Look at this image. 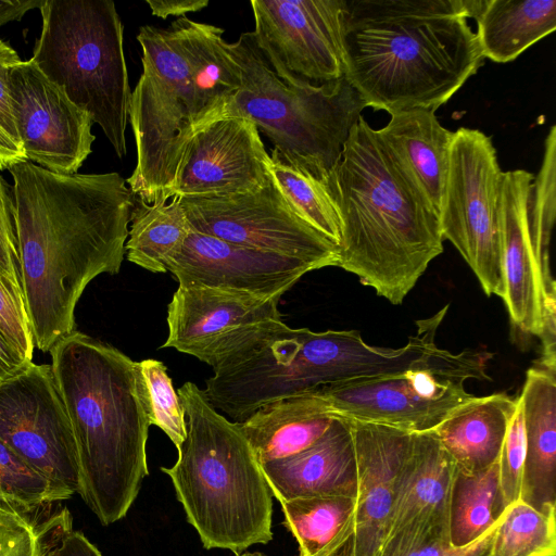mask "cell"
Returning <instances> with one entry per match:
<instances>
[{"mask_svg":"<svg viewBox=\"0 0 556 556\" xmlns=\"http://www.w3.org/2000/svg\"><path fill=\"white\" fill-rule=\"evenodd\" d=\"M136 366L150 425L160 428L178 450L187 438L186 415L167 367L153 358L137 362Z\"/></svg>","mask_w":556,"mask_h":556,"instance_id":"obj_33","label":"cell"},{"mask_svg":"<svg viewBox=\"0 0 556 556\" xmlns=\"http://www.w3.org/2000/svg\"><path fill=\"white\" fill-rule=\"evenodd\" d=\"M193 231L298 258L317 269L338 265V247L306 223L269 174L258 190L178 199Z\"/></svg>","mask_w":556,"mask_h":556,"instance_id":"obj_12","label":"cell"},{"mask_svg":"<svg viewBox=\"0 0 556 556\" xmlns=\"http://www.w3.org/2000/svg\"><path fill=\"white\" fill-rule=\"evenodd\" d=\"M13 178L22 290L35 346L75 330V308L99 275L118 274L135 195L116 172L63 175L29 161Z\"/></svg>","mask_w":556,"mask_h":556,"instance_id":"obj_1","label":"cell"},{"mask_svg":"<svg viewBox=\"0 0 556 556\" xmlns=\"http://www.w3.org/2000/svg\"><path fill=\"white\" fill-rule=\"evenodd\" d=\"M503 172L489 136L454 131L440 208L443 240L464 257L486 295H504L500 194Z\"/></svg>","mask_w":556,"mask_h":556,"instance_id":"obj_10","label":"cell"},{"mask_svg":"<svg viewBox=\"0 0 556 556\" xmlns=\"http://www.w3.org/2000/svg\"><path fill=\"white\" fill-rule=\"evenodd\" d=\"M519 396L526 431L520 500L541 511H553L556 504V359L541 356L527 370Z\"/></svg>","mask_w":556,"mask_h":556,"instance_id":"obj_22","label":"cell"},{"mask_svg":"<svg viewBox=\"0 0 556 556\" xmlns=\"http://www.w3.org/2000/svg\"><path fill=\"white\" fill-rule=\"evenodd\" d=\"M483 58L508 63L556 28L555 0H482L473 17Z\"/></svg>","mask_w":556,"mask_h":556,"instance_id":"obj_26","label":"cell"},{"mask_svg":"<svg viewBox=\"0 0 556 556\" xmlns=\"http://www.w3.org/2000/svg\"><path fill=\"white\" fill-rule=\"evenodd\" d=\"M46 0H0V27L12 21H21L23 15L35 8L40 9Z\"/></svg>","mask_w":556,"mask_h":556,"instance_id":"obj_44","label":"cell"},{"mask_svg":"<svg viewBox=\"0 0 556 556\" xmlns=\"http://www.w3.org/2000/svg\"><path fill=\"white\" fill-rule=\"evenodd\" d=\"M555 555V510L541 511L520 498L504 509L488 556Z\"/></svg>","mask_w":556,"mask_h":556,"instance_id":"obj_30","label":"cell"},{"mask_svg":"<svg viewBox=\"0 0 556 556\" xmlns=\"http://www.w3.org/2000/svg\"><path fill=\"white\" fill-rule=\"evenodd\" d=\"M79 464L78 494L109 526L126 516L148 476V413L137 362L74 330L51 350Z\"/></svg>","mask_w":556,"mask_h":556,"instance_id":"obj_5","label":"cell"},{"mask_svg":"<svg viewBox=\"0 0 556 556\" xmlns=\"http://www.w3.org/2000/svg\"><path fill=\"white\" fill-rule=\"evenodd\" d=\"M21 61L17 52L8 42L0 39V127L23 150L12 112L9 91L10 73Z\"/></svg>","mask_w":556,"mask_h":556,"instance_id":"obj_41","label":"cell"},{"mask_svg":"<svg viewBox=\"0 0 556 556\" xmlns=\"http://www.w3.org/2000/svg\"><path fill=\"white\" fill-rule=\"evenodd\" d=\"M152 15L166 20L168 16L182 17L208 5V0H146Z\"/></svg>","mask_w":556,"mask_h":556,"instance_id":"obj_42","label":"cell"},{"mask_svg":"<svg viewBox=\"0 0 556 556\" xmlns=\"http://www.w3.org/2000/svg\"><path fill=\"white\" fill-rule=\"evenodd\" d=\"M0 270L22 289L13 185L0 175Z\"/></svg>","mask_w":556,"mask_h":556,"instance_id":"obj_39","label":"cell"},{"mask_svg":"<svg viewBox=\"0 0 556 556\" xmlns=\"http://www.w3.org/2000/svg\"><path fill=\"white\" fill-rule=\"evenodd\" d=\"M0 169H1V164H0Z\"/></svg>","mask_w":556,"mask_h":556,"instance_id":"obj_49","label":"cell"},{"mask_svg":"<svg viewBox=\"0 0 556 556\" xmlns=\"http://www.w3.org/2000/svg\"><path fill=\"white\" fill-rule=\"evenodd\" d=\"M451 546L447 533L409 526L387 535L377 556H441Z\"/></svg>","mask_w":556,"mask_h":556,"instance_id":"obj_38","label":"cell"},{"mask_svg":"<svg viewBox=\"0 0 556 556\" xmlns=\"http://www.w3.org/2000/svg\"><path fill=\"white\" fill-rule=\"evenodd\" d=\"M493 357L486 350L452 353L435 345L402 371L330 383L314 391L336 416L422 433L434 430L476 397L465 390L467 380L492 381L486 368Z\"/></svg>","mask_w":556,"mask_h":556,"instance_id":"obj_9","label":"cell"},{"mask_svg":"<svg viewBox=\"0 0 556 556\" xmlns=\"http://www.w3.org/2000/svg\"><path fill=\"white\" fill-rule=\"evenodd\" d=\"M261 469L279 503L316 495L355 497L357 463L351 420L338 416L308 448L262 464Z\"/></svg>","mask_w":556,"mask_h":556,"instance_id":"obj_20","label":"cell"},{"mask_svg":"<svg viewBox=\"0 0 556 556\" xmlns=\"http://www.w3.org/2000/svg\"><path fill=\"white\" fill-rule=\"evenodd\" d=\"M330 556H354V540L350 536Z\"/></svg>","mask_w":556,"mask_h":556,"instance_id":"obj_47","label":"cell"},{"mask_svg":"<svg viewBox=\"0 0 556 556\" xmlns=\"http://www.w3.org/2000/svg\"><path fill=\"white\" fill-rule=\"evenodd\" d=\"M257 47L280 77H344L345 0H252Z\"/></svg>","mask_w":556,"mask_h":556,"instance_id":"obj_13","label":"cell"},{"mask_svg":"<svg viewBox=\"0 0 556 556\" xmlns=\"http://www.w3.org/2000/svg\"><path fill=\"white\" fill-rule=\"evenodd\" d=\"M498 462L477 473L457 471L450 504L448 538L453 547L483 535L501 516Z\"/></svg>","mask_w":556,"mask_h":556,"instance_id":"obj_29","label":"cell"},{"mask_svg":"<svg viewBox=\"0 0 556 556\" xmlns=\"http://www.w3.org/2000/svg\"><path fill=\"white\" fill-rule=\"evenodd\" d=\"M62 498L52 484L0 440V506L28 519Z\"/></svg>","mask_w":556,"mask_h":556,"instance_id":"obj_34","label":"cell"},{"mask_svg":"<svg viewBox=\"0 0 556 556\" xmlns=\"http://www.w3.org/2000/svg\"><path fill=\"white\" fill-rule=\"evenodd\" d=\"M223 34L187 16L139 28L142 74L128 114L137 161L126 184L147 204L173 198L189 142L231 115L241 74Z\"/></svg>","mask_w":556,"mask_h":556,"instance_id":"obj_2","label":"cell"},{"mask_svg":"<svg viewBox=\"0 0 556 556\" xmlns=\"http://www.w3.org/2000/svg\"><path fill=\"white\" fill-rule=\"evenodd\" d=\"M337 417L312 390L267 403L239 425L262 465L308 448Z\"/></svg>","mask_w":556,"mask_h":556,"instance_id":"obj_23","label":"cell"},{"mask_svg":"<svg viewBox=\"0 0 556 556\" xmlns=\"http://www.w3.org/2000/svg\"><path fill=\"white\" fill-rule=\"evenodd\" d=\"M0 440L62 501L78 493L76 444L51 365L31 362L0 381Z\"/></svg>","mask_w":556,"mask_h":556,"instance_id":"obj_11","label":"cell"},{"mask_svg":"<svg viewBox=\"0 0 556 556\" xmlns=\"http://www.w3.org/2000/svg\"><path fill=\"white\" fill-rule=\"evenodd\" d=\"M280 299L178 286L167 306L168 336L162 348H173L215 367L256 327L281 319Z\"/></svg>","mask_w":556,"mask_h":556,"instance_id":"obj_16","label":"cell"},{"mask_svg":"<svg viewBox=\"0 0 556 556\" xmlns=\"http://www.w3.org/2000/svg\"><path fill=\"white\" fill-rule=\"evenodd\" d=\"M27 362L0 333V381L20 371Z\"/></svg>","mask_w":556,"mask_h":556,"instance_id":"obj_43","label":"cell"},{"mask_svg":"<svg viewBox=\"0 0 556 556\" xmlns=\"http://www.w3.org/2000/svg\"><path fill=\"white\" fill-rule=\"evenodd\" d=\"M0 556H45L41 525L0 506Z\"/></svg>","mask_w":556,"mask_h":556,"instance_id":"obj_37","label":"cell"},{"mask_svg":"<svg viewBox=\"0 0 556 556\" xmlns=\"http://www.w3.org/2000/svg\"><path fill=\"white\" fill-rule=\"evenodd\" d=\"M125 244L126 258L152 273H166L169 261L192 231L177 198L147 204L136 199Z\"/></svg>","mask_w":556,"mask_h":556,"instance_id":"obj_28","label":"cell"},{"mask_svg":"<svg viewBox=\"0 0 556 556\" xmlns=\"http://www.w3.org/2000/svg\"><path fill=\"white\" fill-rule=\"evenodd\" d=\"M390 115L377 132L440 215L454 131L443 127L434 112L426 109Z\"/></svg>","mask_w":556,"mask_h":556,"instance_id":"obj_24","label":"cell"},{"mask_svg":"<svg viewBox=\"0 0 556 556\" xmlns=\"http://www.w3.org/2000/svg\"><path fill=\"white\" fill-rule=\"evenodd\" d=\"M357 463L354 556H377L389 530L399 472L410 434L351 420Z\"/></svg>","mask_w":556,"mask_h":556,"instance_id":"obj_19","label":"cell"},{"mask_svg":"<svg viewBox=\"0 0 556 556\" xmlns=\"http://www.w3.org/2000/svg\"><path fill=\"white\" fill-rule=\"evenodd\" d=\"M28 161L24 151L11 139L0 127V164L1 169H9L11 166Z\"/></svg>","mask_w":556,"mask_h":556,"instance_id":"obj_46","label":"cell"},{"mask_svg":"<svg viewBox=\"0 0 556 556\" xmlns=\"http://www.w3.org/2000/svg\"><path fill=\"white\" fill-rule=\"evenodd\" d=\"M526 458V431L522 402L517 404L510 418L498 458L501 511L520 498Z\"/></svg>","mask_w":556,"mask_h":556,"instance_id":"obj_35","label":"cell"},{"mask_svg":"<svg viewBox=\"0 0 556 556\" xmlns=\"http://www.w3.org/2000/svg\"><path fill=\"white\" fill-rule=\"evenodd\" d=\"M228 48L241 74L231 115L251 119L287 164L324 182L365 102L344 77L314 85L278 76L252 31L228 42Z\"/></svg>","mask_w":556,"mask_h":556,"instance_id":"obj_7","label":"cell"},{"mask_svg":"<svg viewBox=\"0 0 556 556\" xmlns=\"http://www.w3.org/2000/svg\"><path fill=\"white\" fill-rule=\"evenodd\" d=\"M482 0H345L344 78L366 106L434 112L483 62L475 17Z\"/></svg>","mask_w":556,"mask_h":556,"instance_id":"obj_3","label":"cell"},{"mask_svg":"<svg viewBox=\"0 0 556 556\" xmlns=\"http://www.w3.org/2000/svg\"><path fill=\"white\" fill-rule=\"evenodd\" d=\"M283 525L300 556H330L354 534L355 497L316 495L281 502Z\"/></svg>","mask_w":556,"mask_h":556,"instance_id":"obj_27","label":"cell"},{"mask_svg":"<svg viewBox=\"0 0 556 556\" xmlns=\"http://www.w3.org/2000/svg\"><path fill=\"white\" fill-rule=\"evenodd\" d=\"M268 172L294 211L337 247L341 226L336 205L321 181L287 164L277 150L269 154Z\"/></svg>","mask_w":556,"mask_h":556,"instance_id":"obj_31","label":"cell"},{"mask_svg":"<svg viewBox=\"0 0 556 556\" xmlns=\"http://www.w3.org/2000/svg\"><path fill=\"white\" fill-rule=\"evenodd\" d=\"M12 112L26 159L56 174L75 175L92 152L93 119L30 59L11 73Z\"/></svg>","mask_w":556,"mask_h":556,"instance_id":"obj_14","label":"cell"},{"mask_svg":"<svg viewBox=\"0 0 556 556\" xmlns=\"http://www.w3.org/2000/svg\"><path fill=\"white\" fill-rule=\"evenodd\" d=\"M516 404L506 393L476 395L432 430L458 472L477 473L498 462Z\"/></svg>","mask_w":556,"mask_h":556,"instance_id":"obj_25","label":"cell"},{"mask_svg":"<svg viewBox=\"0 0 556 556\" xmlns=\"http://www.w3.org/2000/svg\"><path fill=\"white\" fill-rule=\"evenodd\" d=\"M323 184L340 219L337 266L401 304L443 252L438 212L363 116Z\"/></svg>","mask_w":556,"mask_h":556,"instance_id":"obj_4","label":"cell"},{"mask_svg":"<svg viewBox=\"0 0 556 556\" xmlns=\"http://www.w3.org/2000/svg\"><path fill=\"white\" fill-rule=\"evenodd\" d=\"M498 521L500 517L493 527L472 543L462 547L451 546L441 556H488Z\"/></svg>","mask_w":556,"mask_h":556,"instance_id":"obj_45","label":"cell"},{"mask_svg":"<svg viewBox=\"0 0 556 556\" xmlns=\"http://www.w3.org/2000/svg\"><path fill=\"white\" fill-rule=\"evenodd\" d=\"M556 217V126L544 141V153L536 177L531 182L528 199V225L532 247L544 275L554 280L549 248Z\"/></svg>","mask_w":556,"mask_h":556,"instance_id":"obj_32","label":"cell"},{"mask_svg":"<svg viewBox=\"0 0 556 556\" xmlns=\"http://www.w3.org/2000/svg\"><path fill=\"white\" fill-rule=\"evenodd\" d=\"M187 438L176 463L162 467L188 522L206 549L239 555L273 539V494L239 422L230 421L191 381L177 391Z\"/></svg>","mask_w":556,"mask_h":556,"instance_id":"obj_6","label":"cell"},{"mask_svg":"<svg viewBox=\"0 0 556 556\" xmlns=\"http://www.w3.org/2000/svg\"><path fill=\"white\" fill-rule=\"evenodd\" d=\"M0 333L26 359L33 362L34 337L23 290L0 270Z\"/></svg>","mask_w":556,"mask_h":556,"instance_id":"obj_36","label":"cell"},{"mask_svg":"<svg viewBox=\"0 0 556 556\" xmlns=\"http://www.w3.org/2000/svg\"><path fill=\"white\" fill-rule=\"evenodd\" d=\"M533 175L503 172L500 194L501 262L505 303L519 330L539 337L542 354H556V289L535 256L528 225V199Z\"/></svg>","mask_w":556,"mask_h":556,"instance_id":"obj_15","label":"cell"},{"mask_svg":"<svg viewBox=\"0 0 556 556\" xmlns=\"http://www.w3.org/2000/svg\"><path fill=\"white\" fill-rule=\"evenodd\" d=\"M41 528L45 556H102L83 532L72 528L71 514L66 509Z\"/></svg>","mask_w":556,"mask_h":556,"instance_id":"obj_40","label":"cell"},{"mask_svg":"<svg viewBox=\"0 0 556 556\" xmlns=\"http://www.w3.org/2000/svg\"><path fill=\"white\" fill-rule=\"evenodd\" d=\"M456 475L453 460L433 431L412 433L397 477L387 535L409 526L448 534L450 504Z\"/></svg>","mask_w":556,"mask_h":556,"instance_id":"obj_21","label":"cell"},{"mask_svg":"<svg viewBox=\"0 0 556 556\" xmlns=\"http://www.w3.org/2000/svg\"><path fill=\"white\" fill-rule=\"evenodd\" d=\"M31 60L91 115L116 155L127 154L131 90L124 26L111 0H46Z\"/></svg>","mask_w":556,"mask_h":556,"instance_id":"obj_8","label":"cell"},{"mask_svg":"<svg viewBox=\"0 0 556 556\" xmlns=\"http://www.w3.org/2000/svg\"><path fill=\"white\" fill-rule=\"evenodd\" d=\"M237 556H265L264 554L260 553V552H254V553H244V554H239Z\"/></svg>","mask_w":556,"mask_h":556,"instance_id":"obj_48","label":"cell"},{"mask_svg":"<svg viewBox=\"0 0 556 556\" xmlns=\"http://www.w3.org/2000/svg\"><path fill=\"white\" fill-rule=\"evenodd\" d=\"M314 265L191 231L167 271L179 287H207L262 296L283 295Z\"/></svg>","mask_w":556,"mask_h":556,"instance_id":"obj_18","label":"cell"},{"mask_svg":"<svg viewBox=\"0 0 556 556\" xmlns=\"http://www.w3.org/2000/svg\"><path fill=\"white\" fill-rule=\"evenodd\" d=\"M269 160L251 119L222 117L189 142L173 198L224 197L258 190L269 178Z\"/></svg>","mask_w":556,"mask_h":556,"instance_id":"obj_17","label":"cell"}]
</instances>
